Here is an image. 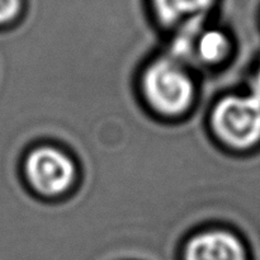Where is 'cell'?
<instances>
[{"label":"cell","mask_w":260,"mask_h":260,"mask_svg":"<svg viewBox=\"0 0 260 260\" xmlns=\"http://www.w3.org/2000/svg\"><path fill=\"white\" fill-rule=\"evenodd\" d=\"M253 95L258 96L260 98V70L258 71V74H256L255 79H254V93Z\"/></svg>","instance_id":"8"},{"label":"cell","mask_w":260,"mask_h":260,"mask_svg":"<svg viewBox=\"0 0 260 260\" xmlns=\"http://www.w3.org/2000/svg\"><path fill=\"white\" fill-rule=\"evenodd\" d=\"M185 260H246V253L236 236L225 231H211L189 241Z\"/></svg>","instance_id":"4"},{"label":"cell","mask_w":260,"mask_h":260,"mask_svg":"<svg viewBox=\"0 0 260 260\" xmlns=\"http://www.w3.org/2000/svg\"><path fill=\"white\" fill-rule=\"evenodd\" d=\"M212 122L216 134L230 146H254L260 141V98L228 96L216 106Z\"/></svg>","instance_id":"1"},{"label":"cell","mask_w":260,"mask_h":260,"mask_svg":"<svg viewBox=\"0 0 260 260\" xmlns=\"http://www.w3.org/2000/svg\"><path fill=\"white\" fill-rule=\"evenodd\" d=\"M144 89L155 109L164 114H179L193 99V84L178 63L159 60L152 63L144 76Z\"/></svg>","instance_id":"2"},{"label":"cell","mask_w":260,"mask_h":260,"mask_svg":"<svg viewBox=\"0 0 260 260\" xmlns=\"http://www.w3.org/2000/svg\"><path fill=\"white\" fill-rule=\"evenodd\" d=\"M160 20L174 24L184 18L194 19L212 5L213 0H152Z\"/></svg>","instance_id":"5"},{"label":"cell","mask_w":260,"mask_h":260,"mask_svg":"<svg viewBox=\"0 0 260 260\" xmlns=\"http://www.w3.org/2000/svg\"><path fill=\"white\" fill-rule=\"evenodd\" d=\"M74 164L58 150L40 147L28 155L25 174L35 189L46 196L65 192L74 179Z\"/></svg>","instance_id":"3"},{"label":"cell","mask_w":260,"mask_h":260,"mask_svg":"<svg viewBox=\"0 0 260 260\" xmlns=\"http://www.w3.org/2000/svg\"><path fill=\"white\" fill-rule=\"evenodd\" d=\"M20 0H0V25L12 22L19 13Z\"/></svg>","instance_id":"7"},{"label":"cell","mask_w":260,"mask_h":260,"mask_svg":"<svg viewBox=\"0 0 260 260\" xmlns=\"http://www.w3.org/2000/svg\"><path fill=\"white\" fill-rule=\"evenodd\" d=\"M229 41L220 30H205L197 40L198 56L205 62H216L226 55Z\"/></svg>","instance_id":"6"}]
</instances>
